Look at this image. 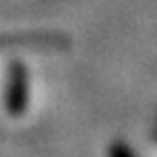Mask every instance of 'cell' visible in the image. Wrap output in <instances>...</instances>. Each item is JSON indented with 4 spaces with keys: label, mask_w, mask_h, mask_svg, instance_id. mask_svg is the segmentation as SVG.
I'll list each match as a JSON object with an SVG mask.
<instances>
[{
    "label": "cell",
    "mask_w": 157,
    "mask_h": 157,
    "mask_svg": "<svg viewBox=\"0 0 157 157\" xmlns=\"http://www.w3.org/2000/svg\"><path fill=\"white\" fill-rule=\"evenodd\" d=\"M27 101V81H25V70L20 65H13L11 70V81H9V94H7V105L11 115H20L25 110Z\"/></svg>",
    "instance_id": "cell-1"
},
{
    "label": "cell",
    "mask_w": 157,
    "mask_h": 157,
    "mask_svg": "<svg viewBox=\"0 0 157 157\" xmlns=\"http://www.w3.org/2000/svg\"><path fill=\"white\" fill-rule=\"evenodd\" d=\"M59 45V36H20V38H0V47L5 45Z\"/></svg>",
    "instance_id": "cell-2"
}]
</instances>
